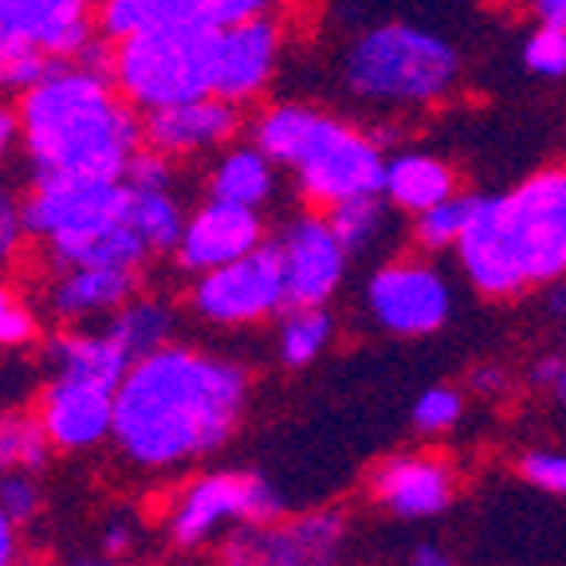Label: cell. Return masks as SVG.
<instances>
[{
  "mask_svg": "<svg viewBox=\"0 0 566 566\" xmlns=\"http://www.w3.org/2000/svg\"><path fill=\"white\" fill-rule=\"evenodd\" d=\"M248 401L252 374L244 363L174 338L126 370L111 449L138 476L189 472L237 441Z\"/></svg>",
  "mask_w": 566,
  "mask_h": 566,
  "instance_id": "obj_1",
  "label": "cell"
},
{
  "mask_svg": "<svg viewBox=\"0 0 566 566\" xmlns=\"http://www.w3.org/2000/svg\"><path fill=\"white\" fill-rule=\"evenodd\" d=\"M32 177H126L146 138L142 111L91 55L60 60L17 95Z\"/></svg>",
  "mask_w": 566,
  "mask_h": 566,
  "instance_id": "obj_2",
  "label": "cell"
},
{
  "mask_svg": "<svg viewBox=\"0 0 566 566\" xmlns=\"http://www.w3.org/2000/svg\"><path fill=\"white\" fill-rule=\"evenodd\" d=\"M452 256L464 283L492 303L566 280V166H543L504 193L472 197Z\"/></svg>",
  "mask_w": 566,
  "mask_h": 566,
  "instance_id": "obj_3",
  "label": "cell"
},
{
  "mask_svg": "<svg viewBox=\"0 0 566 566\" xmlns=\"http://www.w3.org/2000/svg\"><path fill=\"white\" fill-rule=\"evenodd\" d=\"M252 142L287 169L307 209H335L366 193H381L386 146L350 118L307 103H268L248 126Z\"/></svg>",
  "mask_w": 566,
  "mask_h": 566,
  "instance_id": "obj_4",
  "label": "cell"
},
{
  "mask_svg": "<svg viewBox=\"0 0 566 566\" xmlns=\"http://www.w3.org/2000/svg\"><path fill=\"white\" fill-rule=\"evenodd\" d=\"M32 244L55 264H150V248L130 217L126 177H32L24 193Z\"/></svg>",
  "mask_w": 566,
  "mask_h": 566,
  "instance_id": "obj_5",
  "label": "cell"
},
{
  "mask_svg": "<svg viewBox=\"0 0 566 566\" xmlns=\"http://www.w3.org/2000/svg\"><path fill=\"white\" fill-rule=\"evenodd\" d=\"M460 52L433 28L386 20L346 44L338 80L346 95L378 111H433L460 87Z\"/></svg>",
  "mask_w": 566,
  "mask_h": 566,
  "instance_id": "obj_6",
  "label": "cell"
},
{
  "mask_svg": "<svg viewBox=\"0 0 566 566\" xmlns=\"http://www.w3.org/2000/svg\"><path fill=\"white\" fill-rule=\"evenodd\" d=\"M106 67L142 115L212 95V24L201 20L111 44Z\"/></svg>",
  "mask_w": 566,
  "mask_h": 566,
  "instance_id": "obj_7",
  "label": "cell"
},
{
  "mask_svg": "<svg viewBox=\"0 0 566 566\" xmlns=\"http://www.w3.org/2000/svg\"><path fill=\"white\" fill-rule=\"evenodd\" d=\"M287 515L280 488L252 469H205L177 488L166 507V543L177 555L209 551L237 527Z\"/></svg>",
  "mask_w": 566,
  "mask_h": 566,
  "instance_id": "obj_8",
  "label": "cell"
},
{
  "mask_svg": "<svg viewBox=\"0 0 566 566\" xmlns=\"http://www.w3.org/2000/svg\"><path fill=\"white\" fill-rule=\"evenodd\" d=\"M98 40L95 0H0V91L20 95L60 60Z\"/></svg>",
  "mask_w": 566,
  "mask_h": 566,
  "instance_id": "obj_9",
  "label": "cell"
},
{
  "mask_svg": "<svg viewBox=\"0 0 566 566\" xmlns=\"http://www.w3.org/2000/svg\"><path fill=\"white\" fill-rule=\"evenodd\" d=\"M354 520L343 507L248 523L217 543V566H350Z\"/></svg>",
  "mask_w": 566,
  "mask_h": 566,
  "instance_id": "obj_10",
  "label": "cell"
},
{
  "mask_svg": "<svg viewBox=\"0 0 566 566\" xmlns=\"http://www.w3.org/2000/svg\"><path fill=\"white\" fill-rule=\"evenodd\" d=\"M363 311L389 338H429L449 327L457 287L433 256H389L366 275Z\"/></svg>",
  "mask_w": 566,
  "mask_h": 566,
  "instance_id": "obj_11",
  "label": "cell"
},
{
  "mask_svg": "<svg viewBox=\"0 0 566 566\" xmlns=\"http://www.w3.org/2000/svg\"><path fill=\"white\" fill-rule=\"evenodd\" d=\"M186 303L212 331H252L275 323V315L287 307V283L272 240L232 264L193 275Z\"/></svg>",
  "mask_w": 566,
  "mask_h": 566,
  "instance_id": "obj_12",
  "label": "cell"
},
{
  "mask_svg": "<svg viewBox=\"0 0 566 566\" xmlns=\"http://www.w3.org/2000/svg\"><path fill=\"white\" fill-rule=\"evenodd\" d=\"M287 283V307H331L350 272V252L323 209H303L272 237Z\"/></svg>",
  "mask_w": 566,
  "mask_h": 566,
  "instance_id": "obj_13",
  "label": "cell"
},
{
  "mask_svg": "<svg viewBox=\"0 0 566 566\" xmlns=\"http://www.w3.org/2000/svg\"><path fill=\"white\" fill-rule=\"evenodd\" d=\"M460 476L452 460L433 449L394 452L374 464L366 480V495L381 515L398 523H429L441 520L457 504Z\"/></svg>",
  "mask_w": 566,
  "mask_h": 566,
  "instance_id": "obj_14",
  "label": "cell"
},
{
  "mask_svg": "<svg viewBox=\"0 0 566 566\" xmlns=\"http://www.w3.org/2000/svg\"><path fill=\"white\" fill-rule=\"evenodd\" d=\"M268 221L264 209H248V205L217 201V197H205L189 209L186 232L174 248V268L186 272L189 280L212 268L232 264V260L256 252L268 244Z\"/></svg>",
  "mask_w": 566,
  "mask_h": 566,
  "instance_id": "obj_15",
  "label": "cell"
},
{
  "mask_svg": "<svg viewBox=\"0 0 566 566\" xmlns=\"http://www.w3.org/2000/svg\"><path fill=\"white\" fill-rule=\"evenodd\" d=\"M115 386L80 378H44L35 413L60 457H91L115 437Z\"/></svg>",
  "mask_w": 566,
  "mask_h": 566,
  "instance_id": "obj_16",
  "label": "cell"
},
{
  "mask_svg": "<svg viewBox=\"0 0 566 566\" xmlns=\"http://www.w3.org/2000/svg\"><path fill=\"white\" fill-rule=\"evenodd\" d=\"M283 60V24L275 17L212 28V95L237 106L256 103L272 87Z\"/></svg>",
  "mask_w": 566,
  "mask_h": 566,
  "instance_id": "obj_17",
  "label": "cell"
},
{
  "mask_svg": "<svg viewBox=\"0 0 566 566\" xmlns=\"http://www.w3.org/2000/svg\"><path fill=\"white\" fill-rule=\"evenodd\" d=\"M240 126H244V106L221 95H201L142 115V138H146V150L161 154V158L193 161L212 158L229 142H237Z\"/></svg>",
  "mask_w": 566,
  "mask_h": 566,
  "instance_id": "obj_18",
  "label": "cell"
},
{
  "mask_svg": "<svg viewBox=\"0 0 566 566\" xmlns=\"http://www.w3.org/2000/svg\"><path fill=\"white\" fill-rule=\"evenodd\" d=\"M134 292L142 272L115 264H55L40 283V307L55 327H91L106 323Z\"/></svg>",
  "mask_w": 566,
  "mask_h": 566,
  "instance_id": "obj_19",
  "label": "cell"
},
{
  "mask_svg": "<svg viewBox=\"0 0 566 566\" xmlns=\"http://www.w3.org/2000/svg\"><path fill=\"white\" fill-rule=\"evenodd\" d=\"M126 189H130L134 229L146 240L150 256H174L177 240H181L189 221V205L186 193H181L177 161L161 158L154 150H142L134 158V166L126 169Z\"/></svg>",
  "mask_w": 566,
  "mask_h": 566,
  "instance_id": "obj_20",
  "label": "cell"
},
{
  "mask_svg": "<svg viewBox=\"0 0 566 566\" xmlns=\"http://www.w3.org/2000/svg\"><path fill=\"white\" fill-rule=\"evenodd\" d=\"M40 363H44V378H80L118 389L134 358L103 323H91V327H55L40 343Z\"/></svg>",
  "mask_w": 566,
  "mask_h": 566,
  "instance_id": "obj_21",
  "label": "cell"
},
{
  "mask_svg": "<svg viewBox=\"0 0 566 566\" xmlns=\"http://www.w3.org/2000/svg\"><path fill=\"white\" fill-rule=\"evenodd\" d=\"M460 193V174L449 158L433 150H394L386 158V181H381V197H386L401 217H417V212L433 209V205L449 201Z\"/></svg>",
  "mask_w": 566,
  "mask_h": 566,
  "instance_id": "obj_22",
  "label": "cell"
},
{
  "mask_svg": "<svg viewBox=\"0 0 566 566\" xmlns=\"http://www.w3.org/2000/svg\"><path fill=\"white\" fill-rule=\"evenodd\" d=\"M275 161L260 150L256 142H229L224 150H217L205 166V197L217 201L248 205V209H268L275 197Z\"/></svg>",
  "mask_w": 566,
  "mask_h": 566,
  "instance_id": "obj_23",
  "label": "cell"
},
{
  "mask_svg": "<svg viewBox=\"0 0 566 566\" xmlns=\"http://www.w3.org/2000/svg\"><path fill=\"white\" fill-rule=\"evenodd\" d=\"M201 20L205 17L197 0H95V28L106 48L146 32L201 24Z\"/></svg>",
  "mask_w": 566,
  "mask_h": 566,
  "instance_id": "obj_24",
  "label": "cell"
},
{
  "mask_svg": "<svg viewBox=\"0 0 566 566\" xmlns=\"http://www.w3.org/2000/svg\"><path fill=\"white\" fill-rule=\"evenodd\" d=\"M338 323L331 307H283L272 327V354L283 370H311L335 346Z\"/></svg>",
  "mask_w": 566,
  "mask_h": 566,
  "instance_id": "obj_25",
  "label": "cell"
},
{
  "mask_svg": "<svg viewBox=\"0 0 566 566\" xmlns=\"http://www.w3.org/2000/svg\"><path fill=\"white\" fill-rule=\"evenodd\" d=\"M103 327L130 358H142L177 338V307L158 292H134Z\"/></svg>",
  "mask_w": 566,
  "mask_h": 566,
  "instance_id": "obj_26",
  "label": "cell"
},
{
  "mask_svg": "<svg viewBox=\"0 0 566 566\" xmlns=\"http://www.w3.org/2000/svg\"><path fill=\"white\" fill-rule=\"evenodd\" d=\"M331 224H335L338 240L350 252V260H366V256H381L386 244L394 240V217H401L394 205L381 193H366L354 197V201H343L335 209H327Z\"/></svg>",
  "mask_w": 566,
  "mask_h": 566,
  "instance_id": "obj_27",
  "label": "cell"
},
{
  "mask_svg": "<svg viewBox=\"0 0 566 566\" xmlns=\"http://www.w3.org/2000/svg\"><path fill=\"white\" fill-rule=\"evenodd\" d=\"M55 457L60 452L35 409H12L0 417V469H24L44 476Z\"/></svg>",
  "mask_w": 566,
  "mask_h": 566,
  "instance_id": "obj_28",
  "label": "cell"
},
{
  "mask_svg": "<svg viewBox=\"0 0 566 566\" xmlns=\"http://www.w3.org/2000/svg\"><path fill=\"white\" fill-rule=\"evenodd\" d=\"M44 307L20 287L17 280L0 275V350H28L44 343Z\"/></svg>",
  "mask_w": 566,
  "mask_h": 566,
  "instance_id": "obj_29",
  "label": "cell"
},
{
  "mask_svg": "<svg viewBox=\"0 0 566 566\" xmlns=\"http://www.w3.org/2000/svg\"><path fill=\"white\" fill-rule=\"evenodd\" d=\"M469 209H472V197L457 193V197H449V201L433 205V209L409 217V221H413L409 224V240H413L417 252H424V256L452 252L460 232H464V221H469Z\"/></svg>",
  "mask_w": 566,
  "mask_h": 566,
  "instance_id": "obj_30",
  "label": "cell"
},
{
  "mask_svg": "<svg viewBox=\"0 0 566 566\" xmlns=\"http://www.w3.org/2000/svg\"><path fill=\"white\" fill-rule=\"evenodd\" d=\"M464 413H469V394L460 386L441 381V386H429L417 394L413 409H409V424L424 441H441V437L457 433L464 424Z\"/></svg>",
  "mask_w": 566,
  "mask_h": 566,
  "instance_id": "obj_31",
  "label": "cell"
},
{
  "mask_svg": "<svg viewBox=\"0 0 566 566\" xmlns=\"http://www.w3.org/2000/svg\"><path fill=\"white\" fill-rule=\"evenodd\" d=\"M0 507L20 523V527H32L40 523L48 507V492L40 472H24V469H0Z\"/></svg>",
  "mask_w": 566,
  "mask_h": 566,
  "instance_id": "obj_32",
  "label": "cell"
},
{
  "mask_svg": "<svg viewBox=\"0 0 566 566\" xmlns=\"http://www.w3.org/2000/svg\"><path fill=\"white\" fill-rule=\"evenodd\" d=\"M520 60L535 80H551V83L566 80V28L539 24L523 40Z\"/></svg>",
  "mask_w": 566,
  "mask_h": 566,
  "instance_id": "obj_33",
  "label": "cell"
},
{
  "mask_svg": "<svg viewBox=\"0 0 566 566\" xmlns=\"http://www.w3.org/2000/svg\"><path fill=\"white\" fill-rule=\"evenodd\" d=\"M28 244H32V232H28L24 197L0 181V275H9L24 260Z\"/></svg>",
  "mask_w": 566,
  "mask_h": 566,
  "instance_id": "obj_34",
  "label": "cell"
},
{
  "mask_svg": "<svg viewBox=\"0 0 566 566\" xmlns=\"http://www.w3.org/2000/svg\"><path fill=\"white\" fill-rule=\"evenodd\" d=\"M515 472L535 492L566 500V449H523L515 457Z\"/></svg>",
  "mask_w": 566,
  "mask_h": 566,
  "instance_id": "obj_35",
  "label": "cell"
},
{
  "mask_svg": "<svg viewBox=\"0 0 566 566\" xmlns=\"http://www.w3.org/2000/svg\"><path fill=\"white\" fill-rule=\"evenodd\" d=\"M197 4H201V17L209 20L212 28L244 24V20H264L283 9V0H197Z\"/></svg>",
  "mask_w": 566,
  "mask_h": 566,
  "instance_id": "obj_36",
  "label": "cell"
},
{
  "mask_svg": "<svg viewBox=\"0 0 566 566\" xmlns=\"http://www.w3.org/2000/svg\"><path fill=\"white\" fill-rule=\"evenodd\" d=\"M527 381L535 389H543L555 406H566V331H563V338H558L555 350L539 354V358L531 363Z\"/></svg>",
  "mask_w": 566,
  "mask_h": 566,
  "instance_id": "obj_37",
  "label": "cell"
},
{
  "mask_svg": "<svg viewBox=\"0 0 566 566\" xmlns=\"http://www.w3.org/2000/svg\"><path fill=\"white\" fill-rule=\"evenodd\" d=\"M142 543V527L134 520V512H111L98 523V551L115 558H134Z\"/></svg>",
  "mask_w": 566,
  "mask_h": 566,
  "instance_id": "obj_38",
  "label": "cell"
},
{
  "mask_svg": "<svg viewBox=\"0 0 566 566\" xmlns=\"http://www.w3.org/2000/svg\"><path fill=\"white\" fill-rule=\"evenodd\" d=\"M469 394L484 401H500L512 394V374L504 370L500 363H480L469 370Z\"/></svg>",
  "mask_w": 566,
  "mask_h": 566,
  "instance_id": "obj_39",
  "label": "cell"
},
{
  "mask_svg": "<svg viewBox=\"0 0 566 566\" xmlns=\"http://www.w3.org/2000/svg\"><path fill=\"white\" fill-rule=\"evenodd\" d=\"M24 527L0 507V566H24Z\"/></svg>",
  "mask_w": 566,
  "mask_h": 566,
  "instance_id": "obj_40",
  "label": "cell"
},
{
  "mask_svg": "<svg viewBox=\"0 0 566 566\" xmlns=\"http://www.w3.org/2000/svg\"><path fill=\"white\" fill-rule=\"evenodd\" d=\"M20 142H24V134H20V111L9 103H0V169L9 166L12 154H20Z\"/></svg>",
  "mask_w": 566,
  "mask_h": 566,
  "instance_id": "obj_41",
  "label": "cell"
},
{
  "mask_svg": "<svg viewBox=\"0 0 566 566\" xmlns=\"http://www.w3.org/2000/svg\"><path fill=\"white\" fill-rule=\"evenodd\" d=\"M401 566H457V563H452V555L437 539H421L409 547V555L401 558Z\"/></svg>",
  "mask_w": 566,
  "mask_h": 566,
  "instance_id": "obj_42",
  "label": "cell"
},
{
  "mask_svg": "<svg viewBox=\"0 0 566 566\" xmlns=\"http://www.w3.org/2000/svg\"><path fill=\"white\" fill-rule=\"evenodd\" d=\"M535 300H539L543 318L563 323L566 327V280H558V283H551V287H543V292H535Z\"/></svg>",
  "mask_w": 566,
  "mask_h": 566,
  "instance_id": "obj_43",
  "label": "cell"
},
{
  "mask_svg": "<svg viewBox=\"0 0 566 566\" xmlns=\"http://www.w3.org/2000/svg\"><path fill=\"white\" fill-rule=\"evenodd\" d=\"M527 4H531V17L539 20V24L566 28V0H527Z\"/></svg>",
  "mask_w": 566,
  "mask_h": 566,
  "instance_id": "obj_44",
  "label": "cell"
},
{
  "mask_svg": "<svg viewBox=\"0 0 566 566\" xmlns=\"http://www.w3.org/2000/svg\"><path fill=\"white\" fill-rule=\"evenodd\" d=\"M67 566H138L134 558H115V555H103V551H95V555H83V558H75V563H67Z\"/></svg>",
  "mask_w": 566,
  "mask_h": 566,
  "instance_id": "obj_45",
  "label": "cell"
}]
</instances>
